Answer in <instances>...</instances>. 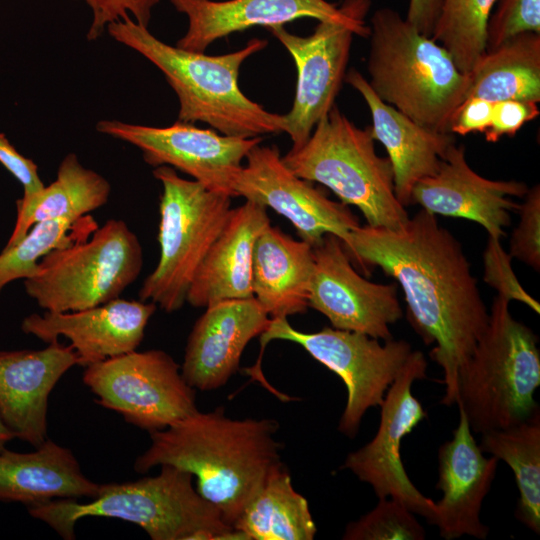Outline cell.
I'll return each instance as SVG.
<instances>
[{"instance_id": "cell-3", "label": "cell", "mask_w": 540, "mask_h": 540, "mask_svg": "<svg viewBox=\"0 0 540 540\" xmlns=\"http://www.w3.org/2000/svg\"><path fill=\"white\" fill-rule=\"evenodd\" d=\"M106 29L164 74L179 99L178 121L204 122L221 134L242 138L284 132V115L250 100L238 84L242 63L263 50L266 40L254 38L238 51L210 56L166 44L129 16Z\"/></svg>"}, {"instance_id": "cell-21", "label": "cell", "mask_w": 540, "mask_h": 540, "mask_svg": "<svg viewBox=\"0 0 540 540\" xmlns=\"http://www.w3.org/2000/svg\"><path fill=\"white\" fill-rule=\"evenodd\" d=\"M75 365L74 348L58 340L39 350H0V416L14 438L34 447L47 439L49 395Z\"/></svg>"}, {"instance_id": "cell-25", "label": "cell", "mask_w": 540, "mask_h": 540, "mask_svg": "<svg viewBox=\"0 0 540 540\" xmlns=\"http://www.w3.org/2000/svg\"><path fill=\"white\" fill-rule=\"evenodd\" d=\"M101 486L84 475L69 448L50 439L33 452H0V502L30 507L56 499H92Z\"/></svg>"}, {"instance_id": "cell-6", "label": "cell", "mask_w": 540, "mask_h": 540, "mask_svg": "<svg viewBox=\"0 0 540 540\" xmlns=\"http://www.w3.org/2000/svg\"><path fill=\"white\" fill-rule=\"evenodd\" d=\"M509 302L494 298L488 325L458 373L456 404L474 433L506 428L539 412L538 337L511 315Z\"/></svg>"}, {"instance_id": "cell-31", "label": "cell", "mask_w": 540, "mask_h": 540, "mask_svg": "<svg viewBox=\"0 0 540 540\" xmlns=\"http://www.w3.org/2000/svg\"><path fill=\"white\" fill-rule=\"evenodd\" d=\"M497 0H442L432 39L442 45L464 73L486 53L488 20Z\"/></svg>"}, {"instance_id": "cell-18", "label": "cell", "mask_w": 540, "mask_h": 540, "mask_svg": "<svg viewBox=\"0 0 540 540\" xmlns=\"http://www.w3.org/2000/svg\"><path fill=\"white\" fill-rule=\"evenodd\" d=\"M525 183L491 180L468 164L463 145L452 144L437 171L418 181L412 189L411 205L436 215L465 218L480 224L488 236L501 239L510 225V212L519 204L511 197H524Z\"/></svg>"}, {"instance_id": "cell-33", "label": "cell", "mask_w": 540, "mask_h": 540, "mask_svg": "<svg viewBox=\"0 0 540 540\" xmlns=\"http://www.w3.org/2000/svg\"><path fill=\"white\" fill-rule=\"evenodd\" d=\"M344 540H423L425 530L402 502L390 498L379 499L377 506L350 522Z\"/></svg>"}, {"instance_id": "cell-41", "label": "cell", "mask_w": 540, "mask_h": 540, "mask_svg": "<svg viewBox=\"0 0 540 540\" xmlns=\"http://www.w3.org/2000/svg\"><path fill=\"white\" fill-rule=\"evenodd\" d=\"M442 0H409L406 20L419 32L432 35Z\"/></svg>"}, {"instance_id": "cell-35", "label": "cell", "mask_w": 540, "mask_h": 540, "mask_svg": "<svg viewBox=\"0 0 540 540\" xmlns=\"http://www.w3.org/2000/svg\"><path fill=\"white\" fill-rule=\"evenodd\" d=\"M520 219L512 232L509 255L535 271L540 270V187L528 188L524 201L519 204Z\"/></svg>"}, {"instance_id": "cell-11", "label": "cell", "mask_w": 540, "mask_h": 540, "mask_svg": "<svg viewBox=\"0 0 540 540\" xmlns=\"http://www.w3.org/2000/svg\"><path fill=\"white\" fill-rule=\"evenodd\" d=\"M83 382L96 402L148 432L198 411L195 389L165 351H131L85 367Z\"/></svg>"}, {"instance_id": "cell-20", "label": "cell", "mask_w": 540, "mask_h": 540, "mask_svg": "<svg viewBox=\"0 0 540 540\" xmlns=\"http://www.w3.org/2000/svg\"><path fill=\"white\" fill-rule=\"evenodd\" d=\"M205 308L189 334L181 374L192 388L210 391L237 372L245 347L267 329L271 318L254 297Z\"/></svg>"}, {"instance_id": "cell-34", "label": "cell", "mask_w": 540, "mask_h": 540, "mask_svg": "<svg viewBox=\"0 0 540 540\" xmlns=\"http://www.w3.org/2000/svg\"><path fill=\"white\" fill-rule=\"evenodd\" d=\"M526 32L540 33V0H497L488 20L486 51Z\"/></svg>"}, {"instance_id": "cell-13", "label": "cell", "mask_w": 540, "mask_h": 540, "mask_svg": "<svg viewBox=\"0 0 540 540\" xmlns=\"http://www.w3.org/2000/svg\"><path fill=\"white\" fill-rule=\"evenodd\" d=\"M98 132L128 142L153 166H170L190 175L209 190L235 197L233 182L250 150L262 137L242 138L177 121L167 127L118 120L97 123Z\"/></svg>"}, {"instance_id": "cell-10", "label": "cell", "mask_w": 540, "mask_h": 540, "mask_svg": "<svg viewBox=\"0 0 540 540\" xmlns=\"http://www.w3.org/2000/svg\"><path fill=\"white\" fill-rule=\"evenodd\" d=\"M272 340L294 342L337 374L347 389V402L338 430L353 438L365 412L381 406L386 391L405 364L412 347L405 340L382 345L366 334L324 327L306 333L294 329L287 318L271 319L260 335L261 355Z\"/></svg>"}, {"instance_id": "cell-40", "label": "cell", "mask_w": 540, "mask_h": 540, "mask_svg": "<svg viewBox=\"0 0 540 540\" xmlns=\"http://www.w3.org/2000/svg\"><path fill=\"white\" fill-rule=\"evenodd\" d=\"M0 163L22 184L24 195L36 193L44 187L37 165L21 155L2 133H0Z\"/></svg>"}, {"instance_id": "cell-39", "label": "cell", "mask_w": 540, "mask_h": 540, "mask_svg": "<svg viewBox=\"0 0 540 540\" xmlns=\"http://www.w3.org/2000/svg\"><path fill=\"white\" fill-rule=\"evenodd\" d=\"M493 103L477 97L465 99L451 119L450 133L461 136L485 133L491 125Z\"/></svg>"}, {"instance_id": "cell-16", "label": "cell", "mask_w": 540, "mask_h": 540, "mask_svg": "<svg viewBox=\"0 0 540 540\" xmlns=\"http://www.w3.org/2000/svg\"><path fill=\"white\" fill-rule=\"evenodd\" d=\"M266 29L287 49L297 68L293 105L284 115V132L293 143L291 150H297L333 107L345 77L353 35L358 31L335 21H319L314 32L305 37L288 32L284 25Z\"/></svg>"}, {"instance_id": "cell-5", "label": "cell", "mask_w": 540, "mask_h": 540, "mask_svg": "<svg viewBox=\"0 0 540 540\" xmlns=\"http://www.w3.org/2000/svg\"><path fill=\"white\" fill-rule=\"evenodd\" d=\"M369 28L367 81L373 92L418 124L450 133L451 119L466 98L469 73L392 8L377 9Z\"/></svg>"}, {"instance_id": "cell-27", "label": "cell", "mask_w": 540, "mask_h": 540, "mask_svg": "<svg viewBox=\"0 0 540 540\" xmlns=\"http://www.w3.org/2000/svg\"><path fill=\"white\" fill-rule=\"evenodd\" d=\"M110 192V183L102 175L84 167L75 154L66 155L55 181L16 201V223L5 247L16 244L36 223L62 218L79 221L106 204Z\"/></svg>"}, {"instance_id": "cell-9", "label": "cell", "mask_w": 540, "mask_h": 540, "mask_svg": "<svg viewBox=\"0 0 540 540\" xmlns=\"http://www.w3.org/2000/svg\"><path fill=\"white\" fill-rule=\"evenodd\" d=\"M142 246L125 221L109 219L89 240L53 249L24 279L26 294L46 311L70 312L116 298L139 276Z\"/></svg>"}, {"instance_id": "cell-29", "label": "cell", "mask_w": 540, "mask_h": 540, "mask_svg": "<svg viewBox=\"0 0 540 540\" xmlns=\"http://www.w3.org/2000/svg\"><path fill=\"white\" fill-rule=\"evenodd\" d=\"M233 527L248 540H312L317 532L309 504L283 463L269 473Z\"/></svg>"}, {"instance_id": "cell-22", "label": "cell", "mask_w": 540, "mask_h": 540, "mask_svg": "<svg viewBox=\"0 0 540 540\" xmlns=\"http://www.w3.org/2000/svg\"><path fill=\"white\" fill-rule=\"evenodd\" d=\"M459 416L452 439L438 450L436 489L442 491L443 497L435 503L434 525L446 540L464 535L485 539L489 528L481 522L480 511L499 460L484 456L461 408Z\"/></svg>"}, {"instance_id": "cell-14", "label": "cell", "mask_w": 540, "mask_h": 540, "mask_svg": "<svg viewBox=\"0 0 540 540\" xmlns=\"http://www.w3.org/2000/svg\"><path fill=\"white\" fill-rule=\"evenodd\" d=\"M233 182L235 197L270 207L295 227L301 240L316 247L326 234L344 243L359 221L344 203L291 172L276 146L253 147Z\"/></svg>"}, {"instance_id": "cell-19", "label": "cell", "mask_w": 540, "mask_h": 540, "mask_svg": "<svg viewBox=\"0 0 540 540\" xmlns=\"http://www.w3.org/2000/svg\"><path fill=\"white\" fill-rule=\"evenodd\" d=\"M148 301L116 298L79 311L33 313L21 323L24 333L50 343L65 337L87 367L137 349L156 311Z\"/></svg>"}, {"instance_id": "cell-4", "label": "cell", "mask_w": 540, "mask_h": 540, "mask_svg": "<svg viewBox=\"0 0 540 540\" xmlns=\"http://www.w3.org/2000/svg\"><path fill=\"white\" fill-rule=\"evenodd\" d=\"M27 510L65 540L75 539V525L86 517L134 523L153 540H248L197 492L191 473L171 465L157 476L102 484L87 503L56 499Z\"/></svg>"}, {"instance_id": "cell-24", "label": "cell", "mask_w": 540, "mask_h": 540, "mask_svg": "<svg viewBox=\"0 0 540 540\" xmlns=\"http://www.w3.org/2000/svg\"><path fill=\"white\" fill-rule=\"evenodd\" d=\"M270 225L266 207L246 200L230 215L199 266L186 302L194 307L253 297V250L259 234Z\"/></svg>"}, {"instance_id": "cell-23", "label": "cell", "mask_w": 540, "mask_h": 540, "mask_svg": "<svg viewBox=\"0 0 540 540\" xmlns=\"http://www.w3.org/2000/svg\"><path fill=\"white\" fill-rule=\"evenodd\" d=\"M344 81L365 100L372 135L384 146L392 165L395 195L405 208L410 206L413 187L437 171L447 149L455 143L453 134L420 125L383 102L356 69L345 74Z\"/></svg>"}, {"instance_id": "cell-28", "label": "cell", "mask_w": 540, "mask_h": 540, "mask_svg": "<svg viewBox=\"0 0 540 540\" xmlns=\"http://www.w3.org/2000/svg\"><path fill=\"white\" fill-rule=\"evenodd\" d=\"M466 98L540 101V33L526 32L486 51L469 72Z\"/></svg>"}, {"instance_id": "cell-42", "label": "cell", "mask_w": 540, "mask_h": 540, "mask_svg": "<svg viewBox=\"0 0 540 540\" xmlns=\"http://www.w3.org/2000/svg\"><path fill=\"white\" fill-rule=\"evenodd\" d=\"M15 439L11 431L5 425L4 421L0 416V452L6 448V445Z\"/></svg>"}, {"instance_id": "cell-8", "label": "cell", "mask_w": 540, "mask_h": 540, "mask_svg": "<svg viewBox=\"0 0 540 540\" xmlns=\"http://www.w3.org/2000/svg\"><path fill=\"white\" fill-rule=\"evenodd\" d=\"M154 177L163 187L158 242L160 258L145 278L139 300L165 312L186 302L194 276L231 212L229 195L214 192L196 180L180 177L170 166H158Z\"/></svg>"}, {"instance_id": "cell-38", "label": "cell", "mask_w": 540, "mask_h": 540, "mask_svg": "<svg viewBox=\"0 0 540 540\" xmlns=\"http://www.w3.org/2000/svg\"><path fill=\"white\" fill-rule=\"evenodd\" d=\"M540 114L536 102L501 100L493 103L489 129L484 133L487 142L495 143L503 136H514L522 126Z\"/></svg>"}, {"instance_id": "cell-1", "label": "cell", "mask_w": 540, "mask_h": 540, "mask_svg": "<svg viewBox=\"0 0 540 540\" xmlns=\"http://www.w3.org/2000/svg\"><path fill=\"white\" fill-rule=\"evenodd\" d=\"M342 244L350 260L380 267L402 287L409 322L435 344L429 356L444 372L441 404H456L459 370L489 322L460 242L421 208L398 230L360 225Z\"/></svg>"}, {"instance_id": "cell-37", "label": "cell", "mask_w": 540, "mask_h": 540, "mask_svg": "<svg viewBox=\"0 0 540 540\" xmlns=\"http://www.w3.org/2000/svg\"><path fill=\"white\" fill-rule=\"evenodd\" d=\"M92 10V23L87 33L88 40L100 37L112 22L132 15V19L148 27L151 11L161 0H84Z\"/></svg>"}, {"instance_id": "cell-12", "label": "cell", "mask_w": 540, "mask_h": 540, "mask_svg": "<svg viewBox=\"0 0 540 540\" xmlns=\"http://www.w3.org/2000/svg\"><path fill=\"white\" fill-rule=\"evenodd\" d=\"M427 361L421 351H412L386 391L381 404V419L374 438L350 453L342 468L368 483L379 499L393 498L430 523L435 524L436 505L411 482L404 469L400 446L424 418L426 412L412 394L416 380L426 378Z\"/></svg>"}, {"instance_id": "cell-36", "label": "cell", "mask_w": 540, "mask_h": 540, "mask_svg": "<svg viewBox=\"0 0 540 540\" xmlns=\"http://www.w3.org/2000/svg\"><path fill=\"white\" fill-rule=\"evenodd\" d=\"M511 256L501 246L500 239L488 236L483 254L486 284L497 291V295L511 301L524 303L537 314L540 304L531 297L518 281L511 265Z\"/></svg>"}, {"instance_id": "cell-17", "label": "cell", "mask_w": 540, "mask_h": 540, "mask_svg": "<svg viewBox=\"0 0 540 540\" xmlns=\"http://www.w3.org/2000/svg\"><path fill=\"white\" fill-rule=\"evenodd\" d=\"M170 1L188 18L187 32L176 46L194 52H204L214 41L234 32L254 26L284 25L303 17L350 24L361 37L370 33L364 21L370 0H344L340 7L326 0Z\"/></svg>"}, {"instance_id": "cell-26", "label": "cell", "mask_w": 540, "mask_h": 540, "mask_svg": "<svg viewBox=\"0 0 540 540\" xmlns=\"http://www.w3.org/2000/svg\"><path fill=\"white\" fill-rule=\"evenodd\" d=\"M313 247L268 225L257 237L252 259L253 297L271 319L304 313L314 271Z\"/></svg>"}, {"instance_id": "cell-2", "label": "cell", "mask_w": 540, "mask_h": 540, "mask_svg": "<svg viewBox=\"0 0 540 540\" xmlns=\"http://www.w3.org/2000/svg\"><path fill=\"white\" fill-rule=\"evenodd\" d=\"M272 419L235 420L224 408L199 410L150 432L151 445L134 463L138 473L171 465L196 478L197 492L233 526L269 473L281 464Z\"/></svg>"}, {"instance_id": "cell-32", "label": "cell", "mask_w": 540, "mask_h": 540, "mask_svg": "<svg viewBox=\"0 0 540 540\" xmlns=\"http://www.w3.org/2000/svg\"><path fill=\"white\" fill-rule=\"evenodd\" d=\"M77 222L62 218L36 223L16 244L4 247L0 253V294L8 283L34 275L47 253L72 243L74 239L67 233Z\"/></svg>"}, {"instance_id": "cell-7", "label": "cell", "mask_w": 540, "mask_h": 540, "mask_svg": "<svg viewBox=\"0 0 540 540\" xmlns=\"http://www.w3.org/2000/svg\"><path fill=\"white\" fill-rule=\"evenodd\" d=\"M371 126L357 127L334 104L307 142L282 161L296 176L318 182L345 205L357 207L367 225L398 230L409 220L398 201L388 157L375 150Z\"/></svg>"}, {"instance_id": "cell-30", "label": "cell", "mask_w": 540, "mask_h": 540, "mask_svg": "<svg viewBox=\"0 0 540 540\" xmlns=\"http://www.w3.org/2000/svg\"><path fill=\"white\" fill-rule=\"evenodd\" d=\"M483 453L503 460L512 469L519 491L516 518L540 532V415L521 423L481 434Z\"/></svg>"}, {"instance_id": "cell-15", "label": "cell", "mask_w": 540, "mask_h": 540, "mask_svg": "<svg viewBox=\"0 0 540 540\" xmlns=\"http://www.w3.org/2000/svg\"><path fill=\"white\" fill-rule=\"evenodd\" d=\"M313 250L309 307L326 316L333 328L393 339L389 325L403 315L396 284L373 283L360 276L333 234H326Z\"/></svg>"}]
</instances>
